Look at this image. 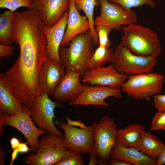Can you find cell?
<instances>
[{"instance_id":"44dd1931","label":"cell","mask_w":165,"mask_h":165,"mask_svg":"<svg viewBox=\"0 0 165 165\" xmlns=\"http://www.w3.org/2000/svg\"><path fill=\"white\" fill-rule=\"evenodd\" d=\"M165 148V145L155 135L145 132L137 149L144 154L157 160Z\"/></svg>"},{"instance_id":"5bb4252c","label":"cell","mask_w":165,"mask_h":165,"mask_svg":"<svg viewBox=\"0 0 165 165\" xmlns=\"http://www.w3.org/2000/svg\"><path fill=\"white\" fill-rule=\"evenodd\" d=\"M65 69L53 59L43 63L39 79L40 94L46 92L49 96L52 95L65 73Z\"/></svg>"},{"instance_id":"2e32d148","label":"cell","mask_w":165,"mask_h":165,"mask_svg":"<svg viewBox=\"0 0 165 165\" xmlns=\"http://www.w3.org/2000/svg\"><path fill=\"white\" fill-rule=\"evenodd\" d=\"M68 15L69 10L54 25L50 27H44L47 41V57L49 59L54 60L61 64V62L59 57V48L64 36Z\"/></svg>"},{"instance_id":"74e56055","label":"cell","mask_w":165,"mask_h":165,"mask_svg":"<svg viewBox=\"0 0 165 165\" xmlns=\"http://www.w3.org/2000/svg\"><path fill=\"white\" fill-rule=\"evenodd\" d=\"M4 149L3 146L0 145V165L4 164L5 160Z\"/></svg>"},{"instance_id":"603a6c76","label":"cell","mask_w":165,"mask_h":165,"mask_svg":"<svg viewBox=\"0 0 165 165\" xmlns=\"http://www.w3.org/2000/svg\"><path fill=\"white\" fill-rule=\"evenodd\" d=\"M15 12L6 11L0 15V43L12 45V23Z\"/></svg>"},{"instance_id":"484cf974","label":"cell","mask_w":165,"mask_h":165,"mask_svg":"<svg viewBox=\"0 0 165 165\" xmlns=\"http://www.w3.org/2000/svg\"><path fill=\"white\" fill-rule=\"evenodd\" d=\"M109 1L118 4L128 10L131 9L132 8L139 7L144 4L148 5L152 8L155 6L153 0H109Z\"/></svg>"},{"instance_id":"83f0119b","label":"cell","mask_w":165,"mask_h":165,"mask_svg":"<svg viewBox=\"0 0 165 165\" xmlns=\"http://www.w3.org/2000/svg\"><path fill=\"white\" fill-rule=\"evenodd\" d=\"M33 0H0V8H6L15 12L21 7L31 9Z\"/></svg>"},{"instance_id":"d6a6232c","label":"cell","mask_w":165,"mask_h":165,"mask_svg":"<svg viewBox=\"0 0 165 165\" xmlns=\"http://www.w3.org/2000/svg\"><path fill=\"white\" fill-rule=\"evenodd\" d=\"M109 165H133L131 163L124 160L112 158L108 162V163Z\"/></svg>"},{"instance_id":"8fae6325","label":"cell","mask_w":165,"mask_h":165,"mask_svg":"<svg viewBox=\"0 0 165 165\" xmlns=\"http://www.w3.org/2000/svg\"><path fill=\"white\" fill-rule=\"evenodd\" d=\"M110 97L121 98L122 96L120 89L107 86H92L85 84L79 97L73 101L68 102V105L74 106L93 105L108 107L109 104L105 100Z\"/></svg>"},{"instance_id":"d590c367","label":"cell","mask_w":165,"mask_h":165,"mask_svg":"<svg viewBox=\"0 0 165 165\" xmlns=\"http://www.w3.org/2000/svg\"><path fill=\"white\" fill-rule=\"evenodd\" d=\"M90 160L89 165H96L98 164L99 159L92 152L90 154Z\"/></svg>"},{"instance_id":"d6986e66","label":"cell","mask_w":165,"mask_h":165,"mask_svg":"<svg viewBox=\"0 0 165 165\" xmlns=\"http://www.w3.org/2000/svg\"><path fill=\"white\" fill-rule=\"evenodd\" d=\"M145 132L141 124L133 123L117 130L116 143L127 148H137Z\"/></svg>"},{"instance_id":"4dcf8cb0","label":"cell","mask_w":165,"mask_h":165,"mask_svg":"<svg viewBox=\"0 0 165 165\" xmlns=\"http://www.w3.org/2000/svg\"><path fill=\"white\" fill-rule=\"evenodd\" d=\"M14 49V47L12 45L0 43V59L3 57H9L12 56Z\"/></svg>"},{"instance_id":"4316f807","label":"cell","mask_w":165,"mask_h":165,"mask_svg":"<svg viewBox=\"0 0 165 165\" xmlns=\"http://www.w3.org/2000/svg\"><path fill=\"white\" fill-rule=\"evenodd\" d=\"M94 30L99 38V46L109 47L112 42L108 37V35L113 29L110 27L104 25L95 26Z\"/></svg>"},{"instance_id":"1f68e13d","label":"cell","mask_w":165,"mask_h":165,"mask_svg":"<svg viewBox=\"0 0 165 165\" xmlns=\"http://www.w3.org/2000/svg\"><path fill=\"white\" fill-rule=\"evenodd\" d=\"M67 125L71 126H76L80 127L81 128L85 129L88 127L86 126L81 121H73L70 119L67 116L65 115Z\"/></svg>"},{"instance_id":"e575fe53","label":"cell","mask_w":165,"mask_h":165,"mask_svg":"<svg viewBox=\"0 0 165 165\" xmlns=\"http://www.w3.org/2000/svg\"><path fill=\"white\" fill-rule=\"evenodd\" d=\"M20 142L18 139L15 137L11 138L10 140V143L12 149L10 151L16 149L18 147Z\"/></svg>"},{"instance_id":"7402d4cb","label":"cell","mask_w":165,"mask_h":165,"mask_svg":"<svg viewBox=\"0 0 165 165\" xmlns=\"http://www.w3.org/2000/svg\"><path fill=\"white\" fill-rule=\"evenodd\" d=\"M77 9L84 12L89 22L91 36L95 46H99V38L94 30L93 13L94 7L99 4L96 0H74Z\"/></svg>"},{"instance_id":"ba28073f","label":"cell","mask_w":165,"mask_h":165,"mask_svg":"<svg viewBox=\"0 0 165 165\" xmlns=\"http://www.w3.org/2000/svg\"><path fill=\"white\" fill-rule=\"evenodd\" d=\"M101 7V13L94 20V26L104 25L113 30L120 31L122 26L135 24L138 16L131 9L126 10L119 4L111 3L108 0H98Z\"/></svg>"},{"instance_id":"9a60e30c","label":"cell","mask_w":165,"mask_h":165,"mask_svg":"<svg viewBox=\"0 0 165 165\" xmlns=\"http://www.w3.org/2000/svg\"><path fill=\"white\" fill-rule=\"evenodd\" d=\"M80 76L78 69L66 71L53 93V97L63 101L70 102L75 100L80 94L83 87L80 81Z\"/></svg>"},{"instance_id":"ac0fdd59","label":"cell","mask_w":165,"mask_h":165,"mask_svg":"<svg viewBox=\"0 0 165 165\" xmlns=\"http://www.w3.org/2000/svg\"><path fill=\"white\" fill-rule=\"evenodd\" d=\"M111 156L112 158L124 160L133 165H155L156 161L137 148H127L117 143L112 148Z\"/></svg>"},{"instance_id":"4fadbf2b","label":"cell","mask_w":165,"mask_h":165,"mask_svg":"<svg viewBox=\"0 0 165 165\" xmlns=\"http://www.w3.org/2000/svg\"><path fill=\"white\" fill-rule=\"evenodd\" d=\"M69 0H33L31 8L38 15L44 26L56 24L69 10Z\"/></svg>"},{"instance_id":"f546056e","label":"cell","mask_w":165,"mask_h":165,"mask_svg":"<svg viewBox=\"0 0 165 165\" xmlns=\"http://www.w3.org/2000/svg\"><path fill=\"white\" fill-rule=\"evenodd\" d=\"M154 106L158 111H165V94H159L154 96Z\"/></svg>"},{"instance_id":"8d00e7d4","label":"cell","mask_w":165,"mask_h":165,"mask_svg":"<svg viewBox=\"0 0 165 165\" xmlns=\"http://www.w3.org/2000/svg\"><path fill=\"white\" fill-rule=\"evenodd\" d=\"M165 164V148L157 159L156 165H162Z\"/></svg>"},{"instance_id":"f35d334b","label":"cell","mask_w":165,"mask_h":165,"mask_svg":"<svg viewBox=\"0 0 165 165\" xmlns=\"http://www.w3.org/2000/svg\"><path fill=\"white\" fill-rule=\"evenodd\" d=\"M13 151L11 155V160L10 163V165L13 164V162L16 158L17 155L19 153L16 149L13 150Z\"/></svg>"},{"instance_id":"e0dca14e","label":"cell","mask_w":165,"mask_h":165,"mask_svg":"<svg viewBox=\"0 0 165 165\" xmlns=\"http://www.w3.org/2000/svg\"><path fill=\"white\" fill-rule=\"evenodd\" d=\"M90 29V24L86 16L81 15L77 9L74 0H70L67 24L60 46H68L76 36Z\"/></svg>"},{"instance_id":"277c9868","label":"cell","mask_w":165,"mask_h":165,"mask_svg":"<svg viewBox=\"0 0 165 165\" xmlns=\"http://www.w3.org/2000/svg\"><path fill=\"white\" fill-rule=\"evenodd\" d=\"M157 62V57L134 54L121 42L113 51L111 63L119 73L130 76L152 72Z\"/></svg>"},{"instance_id":"ffe728a7","label":"cell","mask_w":165,"mask_h":165,"mask_svg":"<svg viewBox=\"0 0 165 165\" xmlns=\"http://www.w3.org/2000/svg\"><path fill=\"white\" fill-rule=\"evenodd\" d=\"M23 105L0 76V113L12 115L21 112Z\"/></svg>"},{"instance_id":"30bf717a","label":"cell","mask_w":165,"mask_h":165,"mask_svg":"<svg viewBox=\"0 0 165 165\" xmlns=\"http://www.w3.org/2000/svg\"><path fill=\"white\" fill-rule=\"evenodd\" d=\"M58 124L64 132V139L68 149L81 154H90L92 148L94 130L93 125L82 129L68 126L61 121Z\"/></svg>"},{"instance_id":"52a82bcc","label":"cell","mask_w":165,"mask_h":165,"mask_svg":"<svg viewBox=\"0 0 165 165\" xmlns=\"http://www.w3.org/2000/svg\"><path fill=\"white\" fill-rule=\"evenodd\" d=\"M22 111L10 115L0 113V135L4 131V127L9 125L19 130L24 136L29 144L31 150L36 152L38 137L45 132L34 125L32 118L31 109L24 105L22 106Z\"/></svg>"},{"instance_id":"9c48e42d","label":"cell","mask_w":165,"mask_h":165,"mask_svg":"<svg viewBox=\"0 0 165 165\" xmlns=\"http://www.w3.org/2000/svg\"><path fill=\"white\" fill-rule=\"evenodd\" d=\"M49 96L46 93H43L34 101L31 109L32 120L38 128L45 132L64 138L61 131L56 128L53 122L55 117L54 109L62 105L59 102L51 101Z\"/></svg>"},{"instance_id":"7a4b0ae2","label":"cell","mask_w":165,"mask_h":165,"mask_svg":"<svg viewBox=\"0 0 165 165\" xmlns=\"http://www.w3.org/2000/svg\"><path fill=\"white\" fill-rule=\"evenodd\" d=\"M90 30L73 38L67 46H60L59 55L66 72L79 70L81 76L89 70L88 63L95 50Z\"/></svg>"},{"instance_id":"6da1fadb","label":"cell","mask_w":165,"mask_h":165,"mask_svg":"<svg viewBox=\"0 0 165 165\" xmlns=\"http://www.w3.org/2000/svg\"><path fill=\"white\" fill-rule=\"evenodd\" d=\"M121 42L130 52L136 55L157 57L161 47L158 35L150 28L132 24L123 26Z\"/></svg>"},{"instance_id":"cb8c5ba5","label":"cell","mask_w":165,"mask_h":165,"mask_svg":"<svg viewBox=\"0 0 165 165\" xmlns=\"http://www.w3.org/2000/svg\"><path fill=\"white\" fill-rule=\"evenodd\" d=\"M113 51L110 47L98 46L89 61V70L97 66H103L107 63H112Z\"/></svg>"},{"instance_id":"7c38bea8","label":"cell","mask_w":165,"mask_h":165,"mask_svg":"<svg viewBox=\"0 0 165 165\" xmlns=\"http://www.w3.org/2000/svg\"><path fill=\"white\" fill-rule=\"evenodd\" d=\"M129 77L119 73L111 64L105 67L97 66L87 71L82 76V82L92 86H107L120 89Z\"/></svg>"},{"instance_id":"5b68a950","label":"cell","mask_w":165,"mask_h":165,"mask_svg":"<svg viewBox=\"0 0 165 165\" xmlns=\"http://www.w3.org/2000/svg\"><path fill=\"white\" fill-rule=\"evenodd\" d=\"M92 125L94 130L91 152L107 164L116 143V124L110 116L104 115L98 122L94 121Z\"/></svg>"},{"instance_id":"836d02e7","label":"cell","mask_w":165,"mask_h":165,"mask_svg":"<svg viewBox=\"0 0 165 165\" xmlns=\"http://www.w3.org/2000/svg\"><path fill=\"white\" fill-rule=\"evenodd\" d=\"M28 141L26 143H20L18 147L16 148L19 153H27L31 150V148L28 146Z\"/></svg>"},{"instance_id":"8992f818","label":"cell","mask_w":165,"mask_h":165,"mask_svg":"<svg viewBox=\"0 0 165 165\" xmlns=\"http://www.w3.org/2000/svg\"><path fill=\"white\" fill-rule=\"evenodd\" d=\"M68 149L64 138L46 135L38 140L36 153L27 156L24 162L30 165H55Z\"/></svg>"},{"instance_id":"3957f363","label":"cell","mask_w":165,"mask_h":165,"mask_svg":"<svg viewBox=\"0 0 165 165\" xmlns=\"http://www.w3.org/2000/svg\"><path fill=\"white\" fill-rule=\"evenodd\" d=\"M164 82L163 75L151 72L129 76L121 88L132 98L149 101L152 97L162 92Z\"/></svg>"},{"instance_id":"ab89813d","label":"cell","mask_w":165,"mask_h":165,"mask_svg":"<svg viewBox=\"0 0 165 165\" xmlns=\"http://www.w3.org/2000/svg\"><path fill=\"white\" fill-rule=\"evenodd\" d=\"M69 0V1L70 0Z\"/></svg>"},{"instance_id":"d4e9b609","label":"cell","mask_w":165,"mask_h":165,"mask_svg":"<svg viewBox=\"0 0 165 165\" xmlns=\"http://www.w3.org/2000/svg\"><path fill=\"white\" fill-rule=\"evenodd\" d=\"M81 154L68 149L62 158L55 165H84Z\"/></svg>"},{"instance_id":"f1b7e54d","label":"cell","mask_w":165,"mask_h":165,"mask_svg":"<svg viewBox=\"0 0 165 165\" xmlns=\"http://www.w3.org/2000/svg\"><path fill=\"white\" fill-rule=\"evenodd\" d=\"M150 130L165 131V111H158L153 117Z\"/></svg>"}]
</instances>
